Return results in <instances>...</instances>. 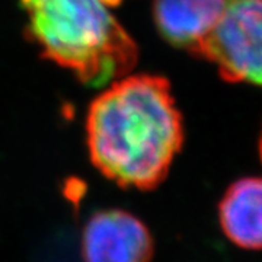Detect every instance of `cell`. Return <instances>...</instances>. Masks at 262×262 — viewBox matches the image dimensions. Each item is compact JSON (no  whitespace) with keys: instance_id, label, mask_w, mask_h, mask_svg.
<instances>
[{"instance_id":"1","label":"cell","mask_w":262,"mask_h":262,"mask_svg":"<svg viewBox=\"0 0 262 262\" xmlns=\"http://www.w3.org/2000/svg\"><path fill=\"white\" fill-rule=\"evenodd\" d=\"M91 162L121 188L151 191L168 177L185 140L168 79L125 75L106 84L86 114Z\"/></svg>"},{"instance_id":"2","label":"cell","mask_w":262,"mask_h":262,"mask_svg":"<svg viewBox=\"0 0 262 262\" xmlns=\"http://www.w3.org/2000/svg\"><path fill=\"white\" fill-rule=\"evenodd\" d=\"M25 34L39 54L86 86L128 75L139 46L115 15L122 0H19Z\"/></svg>"},{"instance_id":"3","label":"cell","mask_w":262,"mask_h":262,"mask_svg":"<svg viewBox=\"0 0 262 262\" xmlns=\"http://www.w3.org/2000/svg\"><path fill=\"white\" fill-rule=\"evenodd\" d=\"M192 56L214 64L226 82L262 86V0H239Z\"/></svg>"},{"instance_id":"4","label":"cell","mask_w":262,"mask_h":262,"mask_svg":"<svg viewBox=\"0 0 262 262\" xmlns=\"http://www.w3.org/2000/svg\"><path fill=\"white\" fill-rule=\"evenodd\" d=\"M153 255L155 241L149 227L125 210H99L84 223V262H151Z\"/></svg>"},{"instance_id":"5","label":"cell","mask_w":262,"mask_h":262,"mask_svg":"<svg viewBox=\"0 0 262 262\" xmlns=\"http://www.w3.org/2000/svg\"><path fill=\"white\" fill-rule=\"evenodd\" d=\"M239 0H153L160 37L189 54Z\"/></svg>"},{"instance_id":"6","label":"cell","mask_w":262,"mask_h":262,"mask_svg":"<svg viewBox=\"0 0 262 262\" xmlns=\"http://www.w3.org/2000/svg\"><path fill=\"white\" fill-rule=\"evenodd\" d=\"M219 223L236 246L262 251V178L237 179L219 203Z\"/></svg>"},{"instance_id":"7","label":"cell","mask_w":262,"mask_h":262,"mask_svg":"<svg viewBox=\"0 0 262 262\" xmlns=\"http://www.w3.org/2000/svg\"><path fill=\"white\" fill-rule=\"evenodd\" d=\"M258 149H259V158L262 160V130L261 134H259V141H258Z\"/></svg>"}]
</instances>
